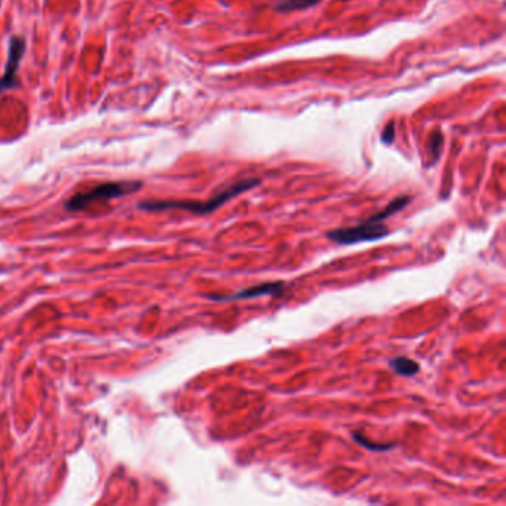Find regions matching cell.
I'll return each mask as SVG.
<instances>
[{
	"label": "cell",
	"instance_id": "cell-1",
	"mask_svg": "<svg viewBox=\"0 0 506 506\" xmlns=\"http://www.w3.org/2000/svg\"><path fill=\"white\" fill-rule=\"evenodd\" d=\"M262 180L260 179H243L239 180L236 183H234L232 186H229L227 189L222 190L220 194H217L215 196H213L211 199H208L207 202H198V201H147V202H141L139 203V207L141 210H147V211H162V210H183V211H189L194 214H210L215 210H218L224 205L227 201L234 199L235 196L243 194V191H248L254 187H257Z\"/></svg>",
	"mask_w": 506,
	"mask_h": 506
},
{
	"label": "cell",
	"instance_id": "cell-2",
	"mask_svg": "<svg viewBox=\"0 0 506 506\" xmlns=\"http://www.w3.org/2000/svg\"><path fill=\"white\" fill-rule=\"evenodd\" d=\"M143 187L141 182H110V183H103L95 186L87 191H79V194L73 195L65 201V210L67 211H80L87 208L88 205L99 202V201H107V199H115L120 196H127L131 194H135Z\"/></svg>",
	"mask_w": 506,
	"mask_h": 506
},
{
	"label": "cell",
	"instance_id": "cell-3",
	"mask_svg": "<svg viewBox=\"0 0 506 506\" xmlns=\"http://www.w3.org/2000/svg\"><path fill=\"white\" fill-rule=\"evenodd\" d=\"M391 234L388 226L376 223L372 218H367L361 224L353 227H341L327 232V238L340 245H355L361 242H374L386 238Z\"/></svg>",
	"mask_w": 506,
	"mask_h": 506
},
{
	"label": "cell",
	"instance_id": "cell-4",
	"mask_svg": "<svg viewBox=\"0 0 506 506\" xmlns=\"http://www.w3.org/2000/svg\"><path fill=\"white\" fill-rule=\"evenodd\" d=\"M25 53V40L20 36H12L9 40L8 61L5 65V73L0 77V94L18 85V68Z\"/></svg>",
	"mask_w": 506,
	"mask_h": 506
},
{
	"label": "cell",
	"instance_id": "cell-5",
	"mask_svg": "<svg viewBox=\"0 0 506 506\" xmlns=\"http://www.w3.org/2000/svg\"><path fill=\"white\" fill-rule=\"evenodd\" d=\"M285 284L282 281L277 282H269V284H260L250 286V289L241 290L238 293H232L227 296L223 294H215V296H207L210 300L214 302H232V300H250L257 297H265V296H277L284 290Z\"/></svg>",
	"mask_w": 506,
	"mask_h": 506
},
{
	"label": "cell",
	"instance_id": "cell-6",
	"mask_svg": "<svg viewBox=\"0 0 506 506\" xmlns=\"http://www.w3.org/2000/svg\"><path fill=\"white\" fill-rule=\"evenodd\" d=\"M389 367L392 368V370L400 374V376H404V377H410V376H416L419 372H420V367L416 361L410 360V358H405V357H398V358H393L389 362Z\"/></svg>",
	"mask_w": 506,
	"mask_h": 506
},
{
	"label": "cell",
	"instance_id": "cell-7",
	"mask_svg": "<svg viewBox=\"0 0 506 506\" xmlns=\"http://www.w3.org/2000/svg\"><path fill=\"white\" fill-rule=\"evenodd\" d=\"M320 4V0H278L275 4V11L286 13V12H293V11H300V9H308L313 5Z\"/></svg>",
	"mask_w": 506,
	"mask_h": 506
},
{
	"label": "cell",
	"instance_id": "cell-8",
	"mask_svg": "<svg viewBox=\"0 0 506 506\" xmlns=\"http://www.w3.org/2000/svg\"><path fill=\"white\" fill-rule=\"evenodd\" d=\"M352 436H353V440L357 441L358 444H361L362 447L372 450V451H386V450L393 448V445H395V444H374V443H370L365 438V436L360 435L358 432H352Z\"/></svg>",
	"mask_w": 506,
	"mask_h": 506
},
{
	"label": "cell",
	"instance_id": "cell-9",
	"mask_svg": "<svg viewBox=\"0 0 506 506\" xmlns=\"http://www.w3.org/2000/svg\"><path fill=\"white\" fill-rule=\"evenodd\" d=\"M443 135L440 134V132H435L434 135H432V139H431V148H432V156H434V159L436 160V159H438V156H440V152H441V148H443Z\"/></svg>",
	"mask_w": 506,
	"mask_h": 506
},
{
	"label": "cell",
	"instance_id": "cell-10",
	"mask_svg": "<svg viewBox=\"0 0 506 506\" xmlns=\"http://www.w3.org/2000/svg\"><path fill=\"white\" fill-rule=\"evenodd\" d=\"M395 124L393 122H389V124L385 127V129H383V134H381V141L385 144H392L393 140H395Z\"/></svg>",
	"mask_w": 506,
	"mask_h": 506
}]
</instances>
